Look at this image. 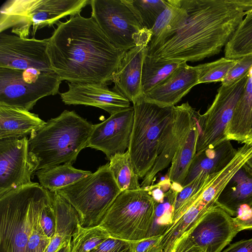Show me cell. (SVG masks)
Masks as SVG:
<instances>
[{"instance_id":"6da1fadb","label":"cell","mask_w":252,"mask_h":252,"mask_svg":"<svg viewBox=\"0 0 252 252\" xmlns=\"http://www.w3.org/2000/svg\"><path fill=\"white\" fill-rule=\"evenodd\" d=\"M57 26L48 38L47 54L52 70L61 80L111 82L125 52L110 42L94 19L79 14Z\"/></svg>"},{"instance_id":"7a4b0ae2","label":"cell","mask_w":252,"mask_h":252,"mask_svg":"<svg viewBox=\"0 0 252 252\" xmlns=\"http://www.w3.org/2000/svg\"><path fill=\"white\" fill-rule=\"evenodd\" d=\"M185 23L147 54L158 62H196L220 53L252 8V0H182Z\"/></svg>"},{"instance_id":"3957f363","label":"cell","mask_w":252,"mask_h":252,"mask_svg":"<svg viewBox=\"0 0 252 252\" xmlns=\"http://www.w3.org/2000/svg\"><path fill=\"white\" fill-rule=\"evenodd\" d=\"M93 127L74 111L65 110L49 120L29 138V152L38 164L37 170L72 165L80 151L87 147Z\"/></svg>"},{"instance_id":"277c9868","label":"cell","mask_w":252,"mask_h":252,"mask_svg":"<svg viewBox=\"0 0 252 252\" xmlns=\"http://www.w3.org/2000/svg\"><path fill=\"white\" fill-rule=\"evenodd\" d=\"M52 193L32 182L0 196V252H26L36 219Z\"/></svg>"},{"instance_id":"5b68a950","label":"cell","mask_w":252,"mask_h":252,"mask_svg":"<svg viewBox=\"0 0 252 252\" xmlns=\"http://www.w3.org/2000/svg\"><path fill=\"white\" fill-rule=\"evenodd\" d=\"M89 0H9L0 10V33L12 29L21 38L32 37L38 30L51 27L62 18L80 14Z\"/></svg>"},{"instance_id":"8992f818","label":"cell","mask_w":252,"mask_h":252,"mask_svg":"<svg viewBox=\"0 0 252 252\" xmlns=\"http://www.w3.org/2000/svg\"><path fill=\"white\" fill-rule=\"evenodd\" d=\"M156 203L147 188L121 192L99 225L113 238L136 243L149 237Z\"/></svg>"},{"instance_id":"52a82bcc","label":"cell","mask_w":252,"mask_h":252,"mask_svg":"<svg viewBox=\"0 0 252 252\" xmlns=\"http://www.w3.org/2000/svg\"><path fill=\"white\" fill-rule=\"evenodd\" d=\"M121 192L109 163L100 166L94 173L56 191L74 208L79 216L80 225L84 228L99 225Z\"/></svg>"},{"instance_id":"ba28073f","label":"cell","mask_w":252,"mask_h":252,"mask_svg":"<svg viewBox=\"0 0 252 252\" xmlns=\"http://www.w3.org/2000/svg\"><path fill=\"white\" fill-rule=\"evenodd\" d=\"M134 121L128 151L134 170L143 178L154 165L161 135L172 117V107L145 100L133 103Z\"/></svg>"},{"instance_id":"9c48e42d","label":"cell","mask_w":252,"mask_h":252,"mask_svg":"<svg viewBox=\"0 0 252 252\" xmlns=\"http://www.w3.org/2000/svg\"><path fill=\"white\" fill-rule=\"evenodd\" d=\"M62 81L52 70L0 67V103L30 111L40 99L58 94Z\"/></svg>"},{"instance_id":"30bf717a","label":"cell","mask_w":252,"mask_h":252,"mask_svg":"<svg viewBox=\"0 0 252 252\" xmlns=\"http://www.w3.org/2000/svg\"><path fill=\"white\" fill-rule=\"evenodd\" d=\"M92 17L110 42L126 52L150 40L151 30L144 28L126 0H91Z\"/></svg>"},{"instance_id":"8fae6325","label":"cell","mask_w":252,"mask_h":252,"mask_svg":"<svg viewBox=\"0 0 252 252\" xmlns=\"http://www.w3.org/2000/svg\"><path fill=\"white\" fill-rule=\"evenodd\" d=\"M247 80L248 73L231 84H221L206 112L200 114L197 111L199 134L196 153L213 148L227 140L226 130Z\"/></svg>"},{"instance_id":"7c38bea8","label":"cell","mask_w":252,"mask_h":252,"mask_svg":"<svg viewBox=\"0 0 252 252\" xmlns=\"http://www.w3.org/2000/svg\"><path fill=\"white\" fill-rule=\"evenodd\" d=\"M38 164L29 152V139H0V196L32 184Z\"/></svg>"},{"instance_id":"4fadbf2b","label":"cell","mask_w":252,"mask_h":252,"mask_svg":"<svg viewBox=\"0 0 252 252\" xmlns=\"http://www.w3.org/2000/svg\"><path fill=\"white\" fill-rule=\"evenodd\" d=\"M196 112L188 102L174 106L171 120L160 138L154 165L143 178L141 188L153 185L157 174L171 163L189 134L195 119Z\"/></svg>"},{"instance_id":"5bb4252c","label":"cell","mask_w":252,"mask_h":252,"mask_svg":"<svg viewBox=\"0 0 252 252\" xmlns=\"http://www.w3.org/2000/svg\"><path fill=\"white\" fill-rule=\"evenodd\" d=\"M48 38H21L0 33V67L52 70L47 54Z\"/></svg>"},{"instance_id":"9a60e30c","label":"cell","mask_w":252,"mask_h":252,"mask_svg":"<svg viewBox=\"0 0 252 252\" xmlns=\"http://www.w3.org/2000/svg\"><path fill=\"white\" fill-rule=\"evenodd\" d=\"M240 231L234 218L216 205L186 234L204 252H221Z\"/></svg>"},{"instance_id":"2e32d148","label":"cell","mask_w":252,"mask_h":252,"mask_svg":"<svg viewBox=\"0 0 252 252\" xmlns=\"http://www.w3.org/2000/svg\"><path fill=\"white\" fill-rule=\"evenodd\" d=\"M134 121L133 107L113 114L94 125L87 147L104 153L108 160L128 149Z\"/></svg>"},{"instance_id":"e0dca14e","label":"cell","mask_w":252,"mask_h":252,"mask_svg":"<svg viewBox=\"0 0 252 252\" xmlns=\"http://www.w3.org/2000/svg\"><path fill=\"white\" fill-rule=\"evenodd\" d=\"M68 89L60 93L67 105H84L102 109L110 115L131 107L130 101L107 84L100 83H67Z\"/></svg>"},{"instance_id":"ac0fdd59","label":"cell","mask_w":252,"mask_h":252,"mask_svg":"<svg viewBox=\"0 0 252 252\" xmlns=\"http://www.w3.org/2000/svg\"><path fill=\"white\" fill-rule=\"evenodd\" d=\"M150 42V40L143 41L125 52L111 80L114 83L112 89L132 103L143 97L141 86L142 70Z\"/></svg>"},{"instance_id":"d6986e66","label":"cell","mask_w":252,"mask_h":252,"mask_svg":"<svg viewBox=\"0 0 252 252\" xmlns=\"http://www.w3.org/2000/svg\"><path fill=\"white\" fill-rule=\"evenodd\" d=\"M187 63L181 62L163 82L144 94V99L161 107L175 106L193 87L198 84L195 66H190Z\"/></svg>"},{"instance_id":"ffe728a7","label":"cell","mask_w":252,"mask_h":252,"mask_svg":"<svg viewBox=\"0 0 252 252\" xmlns=\"http://www.w3.org/2000/svg\"><path fill=\"white\" fill-rule=\"evenodd\" d=\"M46 123L26 109L0 103V139L31 136Z\"/></svg>"},{"instance_id":"44dd1931","label":"cell","mask_w":252,"mask_h":252,"mask_svg":"<svg viewBox=\"0 0 252 252\" xmlns=\"http://www.w3.org/2000/svg\"><path fill=\"white\" fill-rule=\"evenodd\" d=\"M217 205L235 217L244 206L252 208V170L245 164L231 178L219 196Z\"/></svg>"},{"instance_id":"7402d4cb","label":"cell","mask_w":252,"mask_h":252,"mask_svg":"<svg viewBox=\"0 0 252 252\" xmlns=\"http://www.w3.org/2000/svg\"><path fill=\"white\" fill-rule=\"evenodd\" d=\"M237 149L226 140L213 148L196 153L182 186L184 187L201 173L211 174L222 170L234 157Z\"/></svg>"},{"instance_id":"603a6c76","label":"cell","mask_w":252,"mask_h":252,"mask_svg":"<svg viewBox=\"0 0 252 252\" xmlns=\"http://www.w3.org/2000/svg\"><path fill=\"white\" fill-rule=\"evenodd\" d=\"M55 218V231L46 252H57L66 242L72 240L79 223L74 208L63 196L55 195L53 199Z\"/></svg>"},{"instance_id":"cb8c5ba5","label":"cell","mask_w":252,"mask_h":252,"mask_svg":"<svg viewBox=\"0 0 252 252\" xmlns=\"http://www.w3.org/2000/svg\"><path fill=\"white\" fill-rule=\"evenodd\" d=\"M252 131V67L248 72L244 91L225 132L226 138L244 143Z\"/></svg>"},{"instance_id":"d4e9b609","label":"cell","mask_w":252,"mask_h":252,"mask_svg":"<svg viewBox=\"0 0 252 252\" xmlns=\"http://www.w3.org/2000/svg\"><path fill=\"white\" fill-rule=\"evenodd\" d=\"M188 16L182 0H168L167 5L151 29L152 37L147 47L150 52L161 45L185 23Z\"/></svg>"},{"instance_id":"484cf974","label":"cell","mask_w":252,"mask_h":252,"mask_svg":"<svg viewBox=\"0 0 252 252\" xmlns=\"http://www.w3.org/2000/svg\"><path fill=\"white\" fill-rule=\"evenodd\" d=\"M197 114V112H196ZM196 118L182 145L176 153L168 172V179L172 182L183 186L188 174L192 160L196 154L199 134Z\"/></svg>"},{"instance_id":"4316f807","label":"cell","mask_w":252,"mask_h":252,"mask_svg":"<svg viewBox=\"0 0 252 252\" xmlns=\"http://www.w3.org/2000/svg\"><path fill=\"white\" fill-rule=\"evenodd\" d=\"M92 173L90 171L76 169L72 164L66 163L37 170L35 174L41 187L54 192Z\"/></svg>"},{"instance_id":"83f0119b","label":"cell","mask_w":252,"mask_h":252,"mask_svg":"<svg viewBox=\"0 0 252 252\" xmlns=\"http://www.w3.org/2000/svg\"><path fill=\"white\" fill-rule=\"evenodd\" d=\"M252 54V8L249 10L225 46L224 57L237 60Z\"/></svg>"},{"instance_id":"f1b7e54d","label":"cell","mask_w":252,"mask_h":252,"mask_svg":"<svg viewBox=\"0 0 252 252\" xmlns=\"http://www.w3.org/2000/svg\"><path fill=\"white\" fill-rule=\"evenodd\" d=\"M181 63L177 61L158 62L146 54L143 63L141 76L143 95L163 82Z\"/></svg>"},{"instance_id":"f546056e","label":"cell","mask_w":252,"mask_h":252,"mask_svg":"<svg viewBox=\"0 0 252 252\" xmlns=\"http://www.w3.org/2000/svg\"><path fill=\"white\" fill-rule=\"evenodd\" d=\"M109 160L110 169L122 192L141 189L139 177L134 170L128 150L116 154Z\"/></svg>"},{"instance_id":"4dcf8cb0","label":"cell","mask_w":252,"mask_h":252,"mask_svg":"<svg viewBox=\"0 0 252 252\" xmlns=\"http://www.w3.org/2000/svg\"><path fill=\"white\" fill-rule=\"evenodd\" d=\"M183 187L171 182L167 188L161 200L155 202V216L149 237L161 235L172 223V216L175 200Z\"/></svg>"},{"instance_id":"1f68e13d","label":"cell","mask_w":252,"mask_h":252,"mask_svg":"<svg viewBox=\"0 0 252 252\" xmlns=\"http://www.w3.org/2000/svg\"><path fill=\"white\" fill-rule=\"evenodd\" d=\"M209 175L200 174L192 181L183 187L178 193L174 207L172 223L196 201L206 185Z\"/></svg>"},{"instance_id":"d6a6232c","label":"cell","mask_w":252,"mask_h":252,"mask_svg":"<svg viewBox=\"0 0 252 252\" xmlns=\"http://www.w3.org/2000/svg\"><path fill=\"white\" fill-rule=\"evenodd\" d=\"M110 237L99 225L84 228L79 223L72 238L71 252H90Z\"/></svg>"},{"instance_id":"836d02e7","label":"cell","mask_w":252,"mask_h":252,"mask_svg":"<svg viewBox=\"0 0 252 252\" xmlns=\"http://www.w3.org/2000/svg\"><path fill=\"white\" fill-rule=\"evenodd\" d=\"M144 28L151 30L168 0H126Z\"/></svg>"},{"instance_id":"e575fe53","label":"cell","mask_w":252,"mask_h":252,"mask_svg":"<svg viewBox=\"0 0 252 252\" xmlns=\"http://www.w3.org/2000/svg\"><path fill=\"white\" fill-rule=\"evenodd\" d=\"M237 60L225 57L214 62L195 66L198 76V84L222 82Z\"/></svg>"},{"instance_id":"d590c367","label":"cell","mask_w":252,"mask_h":252,"mask_svg":"<svg viewBox=\"0 0 252 252\" xmlns=\"http://www.w3.org/2000/svg\"><path fill=\"white\" fill-rule=\"evenodd\" d=\"M42 211L36 219L29 239L26 252H46L51 243V239L47 236L40 223Z\"/></svg>"},{"instance_id":"8d00e7d4","label":"cell","mask_w":252,"mask_h":252,"mask_svg":"<svg viewBox=\"0 0 252 252\" xmlns=\"http://www.w3.org/2000/svg\"><path fill=\"white\" fill-rule=\"evenodd\" d=\"M252 67V54L237 59L236 63L230 69L221 84L228 85L244 76Z\"/></svg>"},{"instance_id":"74e56055","label":"cell","mask_w":252,"mask_h":252,"mask_svg":"<svg viewBox=\"0 0 252 252\" xmlns=\"http://www.w3.org/2000/svg\"><path fill=\"white\" fill-rule=\"evenodd\" d=\"M90 252H135L134 243L110 237Z\"/></svg>"},{"instance_id":"f35d334b","label":"cell","mask_w":252,"mask_h":252,"mask_svg":"<svg viewBox=\"0 0 252 252\" xmlns=\"http://www.w3.org/2000/svg\"><path fill=\"white\" fill-rule=\"evenodd\" d=\"M40 223L47 236L51 239L55 231V218L52 200L43 208L40 218Z\"/></svg>"},{"instance_id":"ab89813d","label":"cell","mask_w":252,"mask_h":252,"mask_svg":"<svg viewBox=\"0 0 252 252\" xmlns=\"http://www.w3.org/2000/svg\"><path fill=\"white\" fill-rule=\"evenodd\" d=\"M170 252H204L188 234H185L174 244Z\"/></svg>"},{"instance_id":"60d3db41","label":"cell","mask_w":252,"mask_h":252,"mask_svg":"<svg viewBox=\"0 0 252 252\" xmlns=\"http://www.w3.org/2000/svg\"><path fill=\"white\" fill-rule=\"evenodd\" d=\"M234 219L240 231L252 229V208L240 212Z\"/></svg>"},{"instance_id":"b9f144b4","label":"cell","mask_w":252,"mask_h":252,"mask_svg":"<svg viewBox=\"0 0 252 252\" xmlns=\"http://www.w3.org/2000/svg\"><path fill=\"white\" fill-rule=\"evenodd\" d=\"M161 235L149 237L141 241L134 243L135 252H152L155 245Z\"/></svg>"},{"instance_id":"7bdbcfd3","label":"cell","mask_w":252,"mask_h":252,"mask_svg":"<svg viewBox=\"0 0 252 252\" xmlns=\"http://www.w3.org/2000/svg\"><path fill=\"white\" fill-rule=\"evenodd\" d=\"M221 252H252V238L231 244Z\"/></svg>"},{"instance_id":"ee69618b","label":"cell","mask_w":252,"mask_h":252,"mask_svg":"<svg viewBox=\"0 0 252 252\" xmlns=\"http://www.w3.org/2000/svg\"><path fill=\"white\" fill-rule=\"evenodd\" d=\"M71 240L65 243L57 252H71Z\"/></svg>"},{"instance_id":"f6af8a7d","label":"cell","mask_w":252,"mask_h":252,"mask_svg":"<svg viewBox=\"0 0 252 252\" xmlns=\"http://www.w3.org/2000/svg\"><path fill=\"white\" fill-rule=\"evenodd\" d=\"M245 164L252 170V157L248 160Z\"/></svg>"},{"instance_id":"bcb514c9","label":"cell","mask_w":252,"mask_h":252,"mask_svg":"<svg viewBox=\"0 0 252 252\" xmlns=\"http://www.w3.org/2000/svg\"><path fill=\"white\" fill-rule=\"evenodd\" d=\"M252 141V131L251 132L250 134L249 135L247 140L246 142H249Z\"/></svg>"}]
</instances>
